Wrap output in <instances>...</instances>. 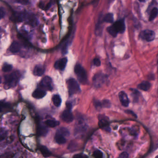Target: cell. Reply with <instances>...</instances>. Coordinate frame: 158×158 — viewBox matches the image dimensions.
I'll list each match as a JSON object with an SVG mask.
<instances>
[{"label":"cell","mask_w":158,"mask_h":158,"mask_svg":"<svg viewBox=\"0 0 158 158\" xmlns=\"http://www.w3.org/2000/svg\"><path fill=\"white\" fill-rule=\"evenodd\" d=\"M72 105L71 104L68 103L67 105V109L63 112L61 117L62 119L65 122L69 123L72 122L74 120V116L71 112Z\"/></svg>","instance_id":"obj_4"},{"label":"cell","mask_w":158,"mask_h":158,"mask_svg":"<svg viewBox=\"0 0 158 158\" xmlns=\"http://www.w3.org/2000/svg\"><path fill=\"white\" fill-rule=\"evenodd\" d=\"M151 87V84L149 82L147 81H144L139 83L137 86V88L143 91H148Z\"/></svg>","instance_id":"obj_15"},{"label":"cell","mask_w":158,"mask_h":158,"mask_svg":"<svg viewBox=\"0 0 158 158\" xmlns=\"http://www.w3.org/2000/svg\"><path fill=\"white\" fill-rule=\"evenodd\" d=\"M45 125L50 128H54L59 125V122L55 120H48L45 122Z\"/></svg>","instance_id":"obj_20"},{"label":"cell","mask_w":158,"mask_h":158,"mask_svg":"<svg viewBox=\"0 0 158 158\" xmlns=\"http://www.w3.org/2000/svg\"><path fill=\"white\" fill-rule=\"evenodd\" d=\"M0 31H1V29H0Z\"/></svg>","instance_id":"obj_38"},{"label":"cell","mask_w":158,"mask_h":158,"mask_svg":"<svg viewBox=\"0 0 158 158\" xmlns=\"http://www.w3.org/2000/svg\"><path fill=\"white\" fill-rule=\"evenodd\" d=\"M139 37L144 41L147 42H151L155 40L156 38V33L154 31L146 29L140 32Z\"/></svg>","instance_id":"obj_5"},{"label":"cell","mask_w":158,"mask_h":158,"mask_svg":"<svg viewBox=\"0 0 158 158\" xmlns=\"http://www.w3.org/2000/svg\"><path fill=\"white\" fill-rule=\"evenodd\" d=\"M68 58H63L56 61L55 63L54 67L56 69L60 70H63L65 69L67 64Z\"/></svg>","instance_id":"obj_10"},{"label":"cell","mask_w":158,"mask_h":158,"mask_svg":"<svg viewBox=\"0 0 158 158\" xmlns=\"http://www.w3.org/2000/svg\"><path fill=\"white\" fill-rule=\"evenodd\" d=\"M149 14V20L150 21H153L156 18L158 15V8L156 6H154L152 9L148 10Z\"/></svg>","instance_id":"obj_17"},{"label":"cell","mask_w":158,"mask_h":158,"mask_svg":"<svg viewBox=\"0 0 158 158\" xmlns=\"http://www.w3.org/2000/svg\"><path fill=\"white\" fill-rule=\"evenodd\" d=\"M101 104L104 107L109 108L110 106V102L108 100H104Z\"/></svg>","instance_id":"obj_30"},{"label":"cell","mask_w":158,"mask_h":158,"mask_svg":"<svg viewBox=\"0 0 158 158\" xmlns=\"http://www.w3.org/2000/svg\"><path fill=\"white\" fill-rule=\"evenodd\" d=\"M57 132L63 135L64 136H68L69 134V131L68 130L65 128H61V129L58 130Z\"/></svg>","instance_id":"obj_27"},{"label":"cell","mask_w":158,"mask_h":158,"mask_svg":"<svg viewBox=\"0 0 158 158\" xmlns=\"http://www.w3.org/2000/svg\"><path fill=\"white\" fill-rule=\"evenodd\" d=\"M46 92L42 89H37L32 93V96L36 99H41L43 98L46 95Z\"/></svg>","instance_id":"obj_13"},{"label":"cell","mask_w":158,"mask_h":158,"mask_svg":"<svg viewBox=\"0 0 158 158\" xmlns=\"http://www.w3.org/2000/svg\"><path fill=\"white\" fill-rule=\"evenodd\" d=\"M5 15V13L4 10L2 8L0 7V19L4 17Z\"/></svg>","instance_id":"obj_34"},{"label":"cell","mask_w":158,"mask_h":158,"mask_svg":"<svg viewBox=\"0 0 158 158\" xmlns=\"http://www.w3.org/2000/svg\"><path fill=\"white\" fill-rule=\"evenodd\" d=\"M12 68H13V66H12V65L7 64V63H5L3 66L2 70L4 72H6L11 71Z\"/></svg>","instance_id":"obj_26"},{"label":"cell","mask_w":158,"mask_h":158,"mask_svg":"<svg viewBox=\"0 0 158 158\" xmlns=\"http://www.w3.org/2000/svg\"><path fill=\"white\" fill-rule=\"evenodd\" d=\"M94 64L97 66H99L101 65V61L98 58H94Z\"/></svg>","instance_id":"obj_31"},{"label":"cell","mask_w":158,"mask_h":158,"mask_svg":"<svg viewBox=\"0 0 158 158\" xmlns=\"http://www.w3.org/2000/svg\"><path fill=\"white\" fill-rule=\"evenodd\" d=\"M68 88L70 95H73L78 92L80 90V86L77 82L74 79H70L68 81Z\"/></svg>","instance_id":"obj_6"},{"label":"cell","mask_w":158,"mask_h":158,"mask_svg":"<svg viewBox=\"0 0 158 158\" xmlns=\"http://www.w3.org/2000/svg\"><path fill=\"white\" fill-rule=\"evenodd\" d=\"M24 20L32 27H36L39 23L37 17L33 14L29 13H24Z\"/></svg>","instance_id":"obj_9"},{"label":"cell","mask_w":158,"mask_h":158,"mask_svg":"<svg viewBox=\"0 0 158 158\" xmlns=\"http://www.w3.org/2000/svg\"><path fill=\"white\" fill-rule=\"evenodd\" d=\"M65 137V136L56 131L55 139L56 142L57 143L59 144H63L66 142V140Z\"/></svg>","instance_id":"obj_18"},{"label":"cell","mask_w":158,"mask_h":158,"mask_svg":"<svg viewBox=\"0 0 158 158\" xmlns=\"http://www.w3.org/2000/svg\"><path fill=\"white\" fill-rule=\"evenodd\" d=\"M93 156L95 158H103V153L99 150H95L94 152Z\"/></svg>","instance_id":"obj_28"},{"label":"cell","mask_w":158,"mask_h":158,"mask_svg":"<svg viewBox=\"0 0 158 158\" xmlns=\"http://www.w3.org/2000/svg\"><path fill=\"white\" fill-rule=\"evenodd\" d=\"M8 105L6 103H4L3 102H0V113L2 112L4 109L7 108Z\"/></svg>","instance_id":"obj_29"},{"label":"cell","mask_w":158,"mask_h":158,"mask_svg":"<svg viewBox=\"0 0 158 158\" xmlns=\"http://www.w3.org/2000/svg\"><path fill=\"white\" fill-rule=\"evenodd\" d=\"M107 79V76L102 73H98L94 76L93 79L94 84L96 88L101 87L105 83Z\"/></svg>","instance_id":"obj_8"},{"label":"cell","mask_w":158,"mask_h":158,"mask_svg":"<svg viewBox=\"0 0 158 158\" xmlns=\"http://www.w3.org/2000/svg\"><path fill=\"white\" fill-rule=\"evenodd\" d=\"M98 125L101 129H103L106 131H110V127L109 126L108 121H107L106 119L101 118V119L99 120Z\"/></svg>","instance_id":"obj_14"},{"label":"cell","mask_w":158,"mask_h":158,"mask_svg":"<svg viewBox=\"0 0 158 158\" xmlns=\"http://www.w3.org/2000/svg\"><path fill=\"white\" fill-rule=\"evenodd\" d=\"M119 98L121 103L123 106L127 107L130 104L129 98L127 94L124 92H120L119 93Z\"/></svg>","instance_id":"obj_11"},{"label":"cell","mask_w":158,"mask_h":158,"mask_svg":"<svg viewBox=\"0 0 158 158\" xmlns=\"http://www.w3.org/2000/svg\"><path fill=\"white\" fill-rule=\"evenodd\" d=\"M48 133L47 127L43 124H39L38 127V133L40 136H45Z\"/></svg>","instance_id":"obj_19"},{"label":"cell","mask_w":158,"mask_h":158,"mask_svg":"<svg viewBox=\"0 0 158 158\" xmlns=\"http://www.w3.org/2000/svg\"><path fill=\"white\" fill-rule=\"evenodd\" d=\"M39 149H40V151L43 156L45 157H48L51 156V153L46 147L41 146L40 147Z\"/></svg>","instance_id":"obj_21"},{"label":"cell","mask_w":158,"mask_h":158,"mask_svg":"<svg viewBox=\"0 0 158 158\" xmlns=\"http://www.w3.org/2000/svg\"><path fill=\"white\" fill-rule=\"evenodd\" d=\"M156 158H158V156H157L156 157Z\"/></svg>","instance_id":"obj_36"},{"label":"cell","mask_w":158,"mask_h":158,"mask_svg":"<svg viewBox=\"0 0 158 158\" xmlns=\"http://www.w3.org/2000/svg\"><path fill=\"white\" fill-rule=\"evenodd\" d=\"M131 91L132 92V93L133 97L134 98V101H137L138 100V98H139V96H140V92L136 90V89H131Z\"/></svg>","instance_id":"obj_25"},{"label":"cell","mask_w":158,"mask_h":158,"mask_svg":"<svg viewBox=\"0 0 158 158\" xmlns=\"http://www.w3.org/2000/svg\"><path fill=\"white\" fill-rule=\"evenodd\" d=\"M52 100L54 105L58 107L61 105V103H62V99H61L60 96L58 95H55L54 96Z\"/></svg>","instance_id":"obj_22"},{"label":"cell","mask_w":158,"mask_h":158,"mask_svg":"<svg viewBox=\"0 0 158 158\" xmlns=\"http://www.w3.org/2000/svg\"><path fill=\"white\" fill-rule=\"evenodd\" d=\"M20 49H21V45H20V44L18 42L15 41L11 45L9 49H10V52L11 53H18L20 51Z\"/></svg>","instance_id":"obj_16"},{"label":"cell","mask_w":158,"mask_h":158,"mask_svg":"<svg viewBox=\"0 0 158 158\" xmlns=\"http://www.w3.org/2000/svg\"><path fill=\"white\" fill-rule=\"evenodd\" d=\"M75 72L81 83L85 84L87 83V77L85 69L80 64H77L75 67Z\"/></svg>","instance_id":"obj_3"},{"label":"cell","mask_w":158,"mask_h":158,"mask_svg":"<svg viewBox=\"0 0 158 158\" xmlns=\"http://www.w3.org/2000/svg\"><path fill=\"white\" fill-rule=\"evenodd\" d=\"M52 79L48 76H46L41 81L39 87L40 89L46 91H52V90L53 87L52 86Z\"/></svg>","instance_id":"obj_7"},{"label":"cell","mask_w":158,"mask_h":158,"mask_svg":"<svg viewBox=\"0 0 158 158\" xmlns=\"http://www.w3.org/2000/svg\"><path fill=\"white\" fill-rule=\"evenodd\" d=\"M7 131L3 128L0 127V142L3 141L7 136Z\"/></svg>","instance_id":"obj_24"},{"label":"cell","mask_w":158,"mask_h":158,"mask_svg":"<svg viewBox=\"0 0 158 158\" xmlns=\"http://www.w3.org/2000/svg\"><path fill=\"white\" fill-rule=\"evenodd\" d=\"M45 68L44 66L42 65H38L35 66L33 69V73L35 76H42L45 72Z\"/></svg>","instance_id":"obj_12"},{"label":"cell","mask_w":158,"mask_h":158,"mask_svg":"<svg viewBox=\"0 0 158 158\" xmlns=\"http://www.w3.org/2000/svg\"><path fill=\"white\" fill-rule=\"evenodd\" d=\"M16 2L18 3H19L23 5H26L28 3V2L27 1H24V0H21V1H16Z\"/></svg>","instance_id":"obj_35"},{"label":"cell","mask_w":158,"mask_h":158,"mask_svg":"<svg viewBox=\"0 0 158 158\" xmlns=\"http://www.w3.org/2000/svg\"><path fill=\"white\" fill-rule=\"evenodd\" d=\"M126 28L124 19H120L107 29L108 32L113 37H116L118 33H123Z\"/></svg>","instance_id":"obj_1"},{"label":"cell","mask_w":158,"mask_h":158,"mask_svg":"<svg viewBox=\"0 0 158 158\" xmlns=\"http://www.w3.org/2000/svg\"><path fill=\"white\" fill-rule=\"evenodd\" d=\"M73 158H88L86 155L84 154H77L74 156Z\"/></svg>","instance_id":"obj_32"},{"label":"cell","mask_w":158,"mask_h":158,"mask_svg":"<svg viewBox=\"0 0 158 158\" xmlns=\"http://www.w3.org/2000/svg\"><path fill=\"white\" fill-rule=\"evenodd\" d=\"M129 157V155L127 152H123L120 155L118 158H128Z\"/></svg>","instance_id":"obj_33"},{"label":"cell","mask_w":158,"mask_h":158,"mask_svg":"<svg viewBox=\"0 0 158 158\" xmlns=\"http://www.w3.org/2000/svg\"></svg>","instance_id":"obj_37"},{"label":"cell","mask_w":158,"mask_h":158,"mask_svg":"<svg viewBox=\"0 0 158 158\" xmlns=\"http://www.w3.org/2000/svg\"><path fill=\"white\" fill-rule=\"evenodd\" d=\"M20 79V73L15 71L9 75L5 76L4 88L6 90L15 87Z\"/></svg>","instance_id":"obj_2"},{"label":"cell","mask_w":158,"mask_h":158,"mask_svg":"<svg viewBox=\"0 0 158 158\" xmlns=\"http://www.w3.org/2000/svg\"><path fill=\"white\" fill-rule=\"evenodd\" d=\"M103 20L107 23H112L114 20L113 14L111 13H108L104 17Z\"/></svg>","instance_id":"obj_23"}]
</instances>
